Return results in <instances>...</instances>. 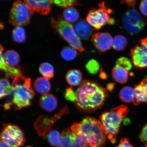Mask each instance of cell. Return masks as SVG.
Here are the masks:
<instances>
[{
  "label": "cell",
  "mask_w": 147,
  "mask_h": 147,
  "mask_svg": "<svg viewBox=\"0 0 147 147\" xmlns=\"http://www.w3.org/2000/svg\"><path fill=\"white\" fill-rule=\"evenodd\" d=\"M107 75L102 70H101V71H100V77L101 79H106L107 78Z\"/></svg>",
  "instance_id": "b9f144b4"
},
{
  "label": "cell",
  "mask_w": 147,
  "mask_h": 147,
  "mask_svg": "<svg viewBox=\"0 0 147 147\" xmlns=\"http://www.w3.org/2000/svg\"><path fill=\"white\" fill-rule=\"evenodd\" d=\"M3 47L1 45V61H0V69L1 70L10 75L12 78H14L18 75L21 74V71L17 68L14 67L9 65L5 63L3 59Z\"/></svg>",
  "instance_id": "ac0fdd59"
},
{
  "label": "cell",
  "mask_w": 147,
  "mask_h": 147,
  "mask_svg": "<svg viewBox=\"0 0 147 147\" xmlns=\"http://www.w3.org/2000/svg\"><path fill=\"white\" fill-rule=\"evenodd\" d=\"M24 3L28 7V8L30 10L31 15H32L34 13L35 11H36V7L37 3L36 1H24Z\"/></svg>",
  "instance_id": "d590c367"
},
{
  "label": "cell",
  "mask_w": 147,
  "mask_h": 147,
  "mask_svg": "<svg viewBox=\"0 0 147 147\" xmlns=\"http://www.w3.org/2000/svg\"><path fill=\"white\" fill-rule=\"evenodd\" d=\"M64 96L66 100L75 102L76 99V91L72 87L67 88L65 90Z\"/></svg>",
  "instance_id": "836d02e7"
},
{
  "label": "cell",
  "mask_w": 147,
  "mask_h": 147,
  "mask_svg": "<svg viewBox=\"0 0 147 147\" xmlns=\"http://www.w3.org/2000/svg\"><path fill=\"white\" fill-rule=\"evenodd\" d=\"M121 100L125 102H135V96L134 89L131 87L126 86L123 88L119 93Z\"/></svg>",
  "instance_id": "7402d4cb"
},
{
  "label": "cell",
  "mask_w": 147,
  "mask_h": 147,
  "mask_svg": "<svg viewBox=\"0 0 147 147\" xmlns=\"http://www.w3.org/2000/svg\"><path fill=\"white\" fill-rule=\"evenodd\" d=\"M12 86L14 91L13 108L19 110L31 105L35 92L31 84V79L21 74L13 81Z\"/></svg>",
  "instance_id": "277c9868"
},
{
  "label": "cell",
  "mask_w": 147,
  "mask_h": 147,
  "mask_svg": "<svg viewBox=\"0 0 147 147\" xmlns=\"http://www.w3.org/2000/svg\"><path fill=\"white\" fill-rule=\"evenodd\" d=\"M66 79L70 85L72 86L80 85L82 82V73L78 69L70 70L66 74Z\"/></svg>",
  "instance_id": "d6986e66"
},
{
  "label": "cell",
  "mask_w": 147,
  "mask_h": 147,
  "mask_svg": "<svg viewBox=\"0 0 147 147\" xmlns=\"http://www.w3.org/2000/svg\"><path fill=\"white\" fill-rule=\"evenodd\" d=\"M63 16L66 21L70 23H74L78 21L80 18L78 11L72 7L65 9L63 12Z\"/></svg>",
  "instance_id": "cb8c5ba5"
},
{
  "label": "cell",
  "mask_w": 147,
  "mask_h": 147,
  "mask_svg": "<svg viewBox=\"0 0 147 147\" xmlns=\"http://www.w3.org/2000/svg\"><path fill=\"white\" fill-rule=\"evenodd\" d=\"M0 145H1V146H0L1 147H11L8 144L2 141H1Z\"/></svg>",
  "instance_id": "7bdbcfd3"
},
{
  "label": "cell",
  "mask_w": 147,
  "mask_h": 147,
  "mask_svg": "<svg viewBox=\"0 0 147 147\" xmlns=\"http://www.w3.org/2000/svg\"><path fill=\"white\" fill-rule=\"evenodd\" d=\"M51 23L53 28L73 49L80 52L85 51L80 38L75 33L74 27L71 23L66 21L61 16L57 20L51 18Z\"/></svg>",
  "instance_id": "5b68a950"
},
{
  "label": "cell",
  "mask_w": 147,
  "mask_h": 147,
  "mask_svg": "<svg viewBox=\"0 0 147 147\" xmlns=\"http://www.w3.org/2000/svg\"><path fill=\"white\" fill-rule=\"evenodd\" d=\"M115 22V20L113 18H110L108 24L109 25H113Z\"/></svg>",
  "instance_id": "ee69618b"
},
{
  "label": "cell",
  "mask_w": 147,
  "mask_h": 147,
  "mask_svg": "<svg viewBox=\"0 0 147 147\" xmlns=\"http://www.w3.org/2000/svg\"><path fill=\"white\" fill-rule=\"evenodd\" d=\"M47 139L51 146L59 147L61 142V134L57 130H51L48 134Z\"/></svg>",
  "instance_id": "4316f807"
},
{
  "label": "cell",
  "mask_w": 147,
  "mask_h": 147,
  "mask_svg": "<svg viewBox=\"0 0 147 147\" xmlns=\"http://www.w3.org/2000/svg\"><path fill=\"white\" fill-rule=\"evenodd\" d=\"M5 63L11 67L16 68L20 60V57L18 53L14 50L7 51L3 54Z\"/></svg>",
  "instance_id": "44dd1931"
},
{
  "label": "cell",
  "mask_w": 147,
  "mask_h": 147,
  "mask_svg": "<svg viewBox=\"0 0 147 147\" xmlns=\"http://www.w3.org/2000/svg\"><path fill=\"white\" fill-rule=\"evenodd\" d=\"M9 15V22L16 27L25 26L30 23V11L26 3L21 1L14 3Z\"/></svg>",
  "instance_id": "8992f818"
},
{
  "label": "cell",
  "mask_w": 147,
  "mask_h": 147,
  "mask_svg": "<svg viewBox=\"0 0 147 147\" xmlns=\"http://www.w3.org/2000/svg\"><path fill=\"white\" fill-rule=\"evenodd\" d=\"M111 10L107 8L104 2L99 3V8L90 10L86 17V21L95 29L100 30L108 23L110 19L109 14Z\"/></svg>",
  "instance_id": "ba28073f"
},
{
  "label": "cell",
  "mask_w": 147,
  "mask_h": 147,
  "mask_svg": "<svg viewBox=\"0 0 147 147\" xmlns=\"http://www.w3.org/2000/svg\"><path fill=\"white\" fill-rule=\"evenodd\" d=\"M140 10L143 15L147 16V1H141L139 7Z\"/></svg>",
  "instance_id": "f35d334b"
},
{
  "label": "cell",
  "mask_w": 147,
  "mask_h": 147,
  "mask_svg": "<svg viewBox=\"0 0 147 147\" xmlns=\"http://www.w3.org/2000/svg\"><path fill=\"white\" fill-rule=\"evenodd\" d=\"M74 29L78 37L84 40L89 39L92 32L89 24L84 20H80L75 24Z\"/></svg>",
  "instance_id": "5bb4252c"
},
{
  "label": "cell",
  "mask_w": 147,
  "mask_h": 147,
  "mask_svg": "<svg viewBox=\"0 0 147 147\" xmlns=\"http://www.w3.org/2000/svg\"><path fill=\"white\" fill-rule=\"evenodd\" d=\"M140 138L141 141L147 146V124L142 128L140 136Z\"/></svg>",
  "instance_id": "8d00e7d4"
},
{
  "label": "cell",
  "mask_w": 147,
  "mask_h": 147,
  "mask_svg": "<svg viewBox=\"0 0 147 147\" xmlns=\"http://www.w3.org/2000/svg\"><path fill=\"white\" fill-rule=\"evenodd\" d=\"M0 97L4 98L13 91V88L8 79L6 78L1 79L0 82Z\"/></svg>",
  "instance_id": "d4e9b609"
},
{
  "label": "cell",
  "mask_w": 147,
  "mask_h": 147,
  "mask_svg": "<svg viewBox=\"0 0 147 147\" xmlns=\"http://www.w3.org/2000/svg\"><path fill=\"white\" fill-rule=\"evenodd\" d=\"M33 147L29 146H27V147Z\"/></svg>",
  "instance_id": "7dc6e473"
},
{
  "label": "cell",
  "mask_w": 147,
  "mask_h": 147,
  "mask_svg": "<svg viewBox=\"0 0 147 147\" xmlns=\"http://www.w3.org/2000/svg\"><path fill=\"white\" fill-rule=\"evenodd\" d=\"M147 147V146H142V147Z\"/></svg>",
  "instance_id": "bcb514c9"
},
{
  "label": "cell",
  "mask_w": 147,
  "mask_h": 147,
  "mask_svg": "<svg viewBox=\"0 0 147 147\" xmlns=\"http://www.w3.org/2000/svg\"><path fill=\"white\" fill-rule=\"evenodd\" d=\"M68 113L67 107L65 106L60 110L59 113L51 117L40 115L37 119L34 124V127L38 135L41 137H45L48 133L51 131L56 121L62 116Z\"/></svg>",
  "instance_id": "30bf717a"
},
{
  "label": "cell",
  "mask_w": 147,
  "mask_h": 147,
  "mask_svg": "<svg viewBox=\"0 0 147 147\" xmlns=\"http://www.w3.org/2000/svg\"><path fill=\"white\" fill-rule=\"evenodd\" d=\"M135 101L134 104L138 105L140 102H146L147 104V78L143 80L134 88Z\"/></svg>",
  "instance_id": "9a60e30c"
},
{
  "label": "cell",
  "mask_w": 147,
  "mask_h": 147,
  "mask_svg": "<svg viewBox=\"0 0 147 147\" xmlns=\"http://www.w3.org/2000/svg\"><path fill=\"white\" fill-rule=\"evenodd\" d=\"M86 68L89 73L92 74H96L100 70V64L96 60L92 59L86 64Z\"/></svg>",
  "instance_id": "1f68e13d"
},
{
  "label": "cell",
  "mask_w": 147,
  "mask_h": 147,
  "mask_svg": "<svg viewBox=\"0 0 147 147\" xmlns=\"http://www.w3.org/2000/svg\"><path fill=\"white\" fill-rule=\"evenodd\" d=\"M128 45V41L123 36L117 35L113 39V47L115 50L120 51L124 50Z\"/></svg>",
  "instance_id": "484cf974"
},
{
  "label": "cell",
  "mask_w": 147,
  "mask_h": 147,
  "mask_svg": "<svg viewBox=\"0 0 147 147\" xmlns=\"http://www.w3.org/2000/svg\"><path fill=\"white\" fill-rule=\"evenodd\" d=\"M40 72L45 78L49 80L54 76V69L53 66L47 62H45L40 65Z\"/></svg>",
  "instance_id": "83f0119b"
},
{
  "label": "cell",
  "mask_w": 147,
  "mask_h": 147,
  "mask_svg": "<svg viewBox=\"0 0 147 147\" xmlns=\"http://www.w3.org/2000/svg\"><path fill=\"white\" fill-rule=\"evenodd\" d=\"M78 54V52L75 49L68 47H64L61 53L62 57L69 61L74 59Z\"/></svg>",
  "instance_id": "f546056e"
},
{
  "label": "cell",
  "mask_w": 147,
  "mask_h": 147,
  "mask_svg": "<svg viewBox=\"0 0 147 147\" xmlns=\"http://www.w3.org/2000/svg\"><path fill=\"white\" fill-rule=\"evenodd\" d=\"M76 93L75 105L80 111L87 113L100 109L108 96L107 90L97 82L88 80L82 81Z\"/></svg>",
  "instance_id": "6da1fadb"
},
{
  "label": "cell",
  "mask_w": 147,
  "mask_h": 147,
  "mask_svg": "<svg viewBox=\"0 0 147 147\" xmlns=\"http://www.w3.org/2000/svg\"><path fill=\"white\" fill-rule=\"evenodd\" d=\"M1 140L11 147L23 146L25 141L24 132L19 127L11 124H3Z\"/></svg>",
  "instance_id": "52a82bcc"
},
{
  "label": "cell",
  "mask_w": 147,
  "mask_h": 147,
  "mask_svg": "<svg viewBox=\"0 0 147 147\" xmlns=\"http://www.w3.org/2000/svg\"><path fill=\"white\" fill-rule=\"evenodd\" d=\"M53 3L62 8H68L78 4V1L74 0H57L51 1Z\"/></svg>",
  "instance_id": "d6a6232c"
},
{
  "label": "cell",
  "mask_w": 147,
  "mask_h": 147,
  "mask_svg": "<svg viewBox=\"0 0 147 147\" xmlns=\"http://www.w3.org/2000/svg\"><path fill=\"white\" fill-rule=\"evenodd\" d=\"M116 147H133L130 143L129 140L125 138L121 140L118 146Z\"/></svg>",
  "instance_id": "74e56055"
},
{
  "label": "cell",
  "mask_w": 147,
  "mask_h": 147,
  "mask_svg": "<svg viewBox=\"0 0 147 147\" xmlns=\"http://www.w3.org/2000/svg\"><path fill=\"white\" fill-rule=\"evenodd\" d=\"M115 83H109L107 86V89L110 91H112L115 87Z\"/></svg>",
  "instance_id": "60d3db41"
},
{
  "label": "cell",
  "mask_w": 147,
  "mask_h": 147,
  "mask_svg": "<svg viewBox=\"0 0 147 147\" xmlns=\"http://www.w3.org/2000/svg\"><path fill=\"white\" fill-rule=\"evenodd\" d=\"M112 75L114 80L121 84L125 83L128 80V72L122 67L115 66L112 70Z\"/></svg>",
  "instance_id": "ffe728a7"
},
{
  "label": "cell",
  "mask_w": 147,
  "mask_h": 147,
  "mask_svg": "<svg viewBox=\"0 0 147 147\" xmlns=\"http://www.w3.org/2000/svg\"><path fill=\"white\" fill-rule=\"evenodd\" d=\"M61 134V142L58 147H89L84 138L71 128L64 129Z\"/></svg>",
  "instance_id": "7c38bea8"
},
{
  "label": "cell",
  "mask_w": 147,
  "mask_h": 147,
  "mask_svg": "<svg viewBox=\"0 0 147 147\" xmlns=\"http://www.w3.org/2000/svg\"><path fill=\"white\" fill-rule=\"evenodd\" d=\"M34 86L36 90L43 95L48 94L51 89L50 82L43 77L36 79L34 82Z\"/></svg>",
  "instance_id": "e0dca14e"
},
{
  "label": "cell",
  "mask_w": 147,
  "mask_h": 147,
  "mask_svg": "<svg viewBox=\"0 0 147 147\" xmlns=\"http://www.w3.org/2000/svg\"><path fill=\"white\" fill-rule=\"evenodd\" d=\"M123 24L125 30L131 35L141 32L145 25L143 18L134 9L126 12L123 17Z\"/></svg>",
  "instance_id": "9c48e42d"
},
{
  "label": "cell",
  "mask_w": 147,
  "mask_h": 147,
  "mask_svg": "<svg viewBox=\"0 0 147 147\" xmlns=\"http://www.w3.org/2000/svg\"><path fill=\"white\" fill-rule=\"evenodd\" d=\"M4 25H3V24L2 22H1V24H0V28H1V29H2L4 28Z\"/></svg>",
  "instance_id": "f6af8a7d"
},
{
  "label": "cell",
  "mask_w": 147,
  "mask_h": 147,
  "mask_svg": "<svg viewBox=\"0 0 147 147\" xmlns=\"http://www.w3.org/2000/svg\"><path fill=\"white\" fill-rule=\"evenodd\" d=\"M12 38L15 41L23 43L25 41L26 36L24 29L22 27H16L12 32Z\"/></svg>",
  "instance_id": "f1b7e54d"
},
{
  "label": "cell",
  "mask_w": 147,
  "mask_h": 147,
  "mask_svg": "<svg viewBox=\"0 0 147 147\" xmlns=\"http://www.w3.org/2000/svg\"><path fill=\"white\" fill-rule=\"evenodd\" d=\"M132 61L125 57H122L118 59L116 62V67L123 68L128 72L132 68Z\"/></svg>",
  "instance_id": "4dcf8cb0"
},
{
  "label": "cell",
  "mask_w": 147,
  "mask_h": 147,
  "mask_svg": "<svg viewBox=\"0 0 147 147\" xmlns=\"http://www.w3.org/2000/svg\"><path fill=\"white\" fill-rule=\"evenodd\" d=\"M37 7L36 11L40 14L47 15L51 11L53 3L51 1H36Z\"/></svg>",
  "instance_id": "603a6c76"
},
{
  "label": "cell",
  "mask_w": 147,
  "mask_h": 147,
  "mask_svg": "<svg viewBox=\"0 0 147 147\" xmlns=\"http://www.w3.org/2000/svg\"><path fill=\"white\" fill-rule=\"evenodd\" d=\"M130 56L135 67L140 69L147 68V37L139 41L130 50Z\"/></svg>",
  "instance_id": "8fae6325"
},
{
  "label": "cell",
  "mask_w": 147,
  "mask_h": 147,
  "mask_svg": "<svg viewBox=\"0 0 147 147\" xmlns=\"http://www.w3.org/2000/svg\"><path fill=\"white\" fill-rule=\"evenodd\" d=\"M122 2L123 3H126L128 6L132 8V9H134L136 3L135 1H123Z\"/></svg>",
  "instance_id": "ab89813d"
},
{
  "label": "cell",
  "mask_w": 147,
  "mask_h": 147,
  "mask_svg": "<svg viewBox=\"0 0 147 147\" xmlns=\"http://www.w3.org/2000/svg\"><path fill=\"white\" fill-rule=\"evenodd\" d=\"M91 41L95 47L101 52H105L113 46V38L108 32H97L92 36Z\"/></svg>",
  "instance_id": "4fadbf2b"
},
{
  "label": "cell",
  "mask_w": 147,
  "mask_h": 147,
  "mask_svg": "<svg viewBox=\"0 0 147 147\" xmlns=\"http://www.w3.org/2000/svg\"><path fill=\"white\" fill-rule=\"evenodd\" d=\"M56 97L51 94L42 95L40 100V105L45 111L51 112L56 109L57 106Z\"/></svg>",
  "instance_id": "2e32d148"
},
{
  "label": "cell",
  "mask_w": 147,
  "mask_h": 147,
  "mask_svg": "<svg viewBox=\"0 0 147 147\" xmlns=\"http://www.w3.org/2000/svg\"><path fill=\"white\" fill-rule=\"evenodd\" d=\"M128 112V108L121 105L110 111L105 112L100 117V123L106 136L112 143L116 142V137L121 123Z\"/></svg>",
  "instance_id": "3957f363"
},
{
  "label": "cell",
  "mask_w": 147,
  "mask_h": 147,
  "mask_svg": "<svg viewBox=\"0 0 147 147\" xmlns=\"http://www.w3.org/2000/svg\"><path fill=\"white\" fill-rule=\"evenodd\" d=\"M5 97L6 100L3 105V108L5 110H7L10 109L11 106L13 104L14 91Z\"/></svg>",
  "instance_id": "e575fe53"
},
{
  "label": "cell",
  "mask_w": 147,
  "mask_h": 147,
  "mask_svg": "<svg viewBox=\"0 0 147 147\" xmlns=\"http://www.w3.org/2000/svg\"><path fill=\"white\" fill-rule=\"evenodd\" d=\"M71 128L84 138L89 147H104L106 135L99 120L87 117L80 122L75 123Z\"/></svg>",
  "instance_id": "7a4b0ae2"
}]
</instances>
